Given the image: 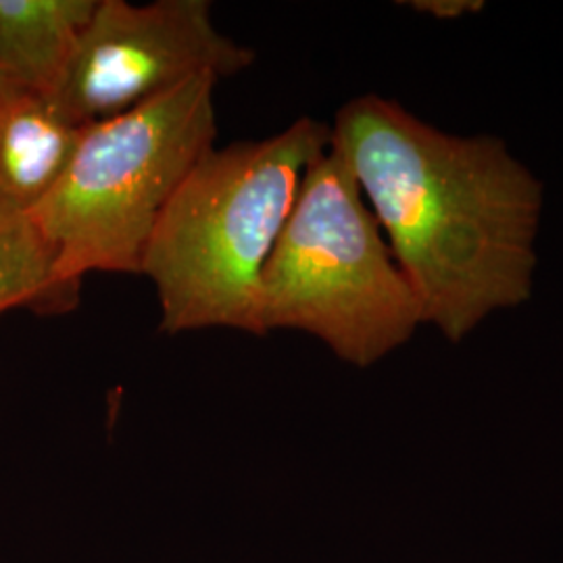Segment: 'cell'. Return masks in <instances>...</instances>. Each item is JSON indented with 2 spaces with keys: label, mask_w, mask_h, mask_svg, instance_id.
Instances as JSON below:
<instances>
[{
  "label": "cell",
  "mask_w": 563,
  "mask_h": 563,
  "mask_svg": "<svg viewBox=\"0 0 563 563\" xmlns=\"http://www.w3.org/2000/svg\"><path fill=\"white\" fill-rule=\"evenodd\" d=\"M330 148L362 190L423 323L462 342L532 297L543 184L495 136H455L399 102L342 104Z\"/></svg>",
  "instance_id": "obj_1"
},
{
  "label": "cell",
  "mask_w": 563,
  "mask_h": 563,
  "mask_svg": "<svg viewBox=\"0 0 563 563\" xmlns=\"http://www.w3.org/2000/svg\"><path fill=\"white\" fill-rule=\"evenodd\" d=\"M332 128L301 118L263 141L211 148L165 207L142 257L167 334L232 328L262 336L265 263L305 174L330 151Z\"/></svg>",
  "instance_id": "obj_2"
},
{
  "label": "cell",
  "mask_w": 563,
  "mask_h": 563,
  "mask_svg": "<svg viewBox=\"0 0 563 563\" xmlns=\"http://www.w3.org/2000/svg\"><path fill=\"white\" fill-rule=\"evenodd\" d=\"M201 76L118 118L86 125L59 184L30 216L80 295L90 272L136 274L165 207L216 146L213 90Z\"/></svg>",
  "instance_id": "obj_3"
},
{
  "label": "cell",
  "mask_w": 563,
  "mask_h": 563,
  "mask_svg": "<svg viewBox=\"0 0 563 563\" xmlns=\"http://www.w3.org/2000/svg\"><path fill=\"white\" fill-rule=\"evenodd\" d=\"M422 309L349 167L330 148L309 167L265 263L260 330H299L369 367L409 341Z\"/></svg>",
  "instance_id": "obj_4"
},
{
  "label": "cell",
  "mask_w": 563,
  "mask_h": 563,
  "mask_svg": "<svg viewBox=\"0 0 563 563\" xmlns=\"http://www.w3.org/2000/svg\"><path fill=\"white\" fill-rule=\"evenodd\" d=\"M253 60V51L216 27L207 0H99L51 97L86 128L192 78L236 76Z\"/></svg>",
  "instance_id": "obj_5"
},
{
  "label": "cell",
  "mask_w": 563,
  "mask_h": 563,
  "mask_svg": "<svg viewBox=\"0 0 563 563\" xmlns=\"http://www.w3.org/2000/svg\"><path fill=\"white\" fill-rule=\"evenodd\" d=\"M81 132L51 95L0 81V216L30 220L63 178Z\"/></svg>",
  "instance_id": "obj_6"
},
{
  "label": "cell",
  "mask_w": 563,
  "mask_h": 563,
  "mask_svg": "<svg viewBox=\"0 0 563 563\" xmlns=\"http://www.w3.org/2000/svg\"><path fill=\"white\" fill-rule=\"evenodd\" d=\"M99 0H0V71L53 95Z\"/></svg>",
  "instance_id": "obj_7"
},
{
  "label": "cell",
  "mask_w": 563,
  "mask_h": 563,
  "mask_svg": "<svg viewBox=\"0 0 563 563\" xmlns=\"http://www.w3.org/2000/svg\"><path fill=\"white\" fill-rule=\"evenodd\" d=\"M78 305V292L57 278V257L27 218L0 216V313L32 309L60 313Z\"/></svg>",
  "instance_id": "obj_8"
},
{
  "label": "cell",
  "mask_w": 563,
  "mask_h": 563,
  "mask_svg": "<svg viewBox=\"0 0 563 563\" xmlns=\"http://www.w3.org/2000/svg\"><path fill=\"white\" fill-rule=\"evenodd\" d=\"M416 11H422L428 15H434L439 20H455L462 18L467 11L476 13L483 9V2H467V0H420V2H409Z\"/></svg>",
  "instance_id": "obj_9"
},
{
  "label": "cell",
  "mask_w": 563,
  "mask_h": 563,
  "mask_svg": "<svg viewBox=\"0 0 563 563\" xmlns=\"http://www.w3.org/2000/svg\"><path fill=\"white\" fill-rule=\"evenodd\" d=\"M2 80H9V78H7V76H4V74H2V71H0V81Z\"/></svg>",
  "instance_id": "obj_10"
}]
</instances>
